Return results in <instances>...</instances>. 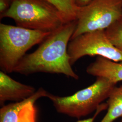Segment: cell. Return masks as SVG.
Instances as JSON below:
<instances>
[{"mask_svg": "<svg viewBox=\"0 0 122 122\" xmlns=\"http://www.w3.org/2000/svg\"><path fill=\"white\" fill-rule=\"evenodd\" d=\"M14 0H0V15L6 12L10 7Z\"/></svg>", "mask_w": 122, "mask_h": 122, "instance_id": "cell-13", "label": "cell"}, {"mask_svg": "<svg viewBox=\"0 0 122 122\" xmlns=\"http://www.w3.org/2000/svg\"><path fill=\"white\" fill-rule=\"evenodd\" d=\"M116 85L107 79L98 77L92 85L71 96L61 97L48 92L47 97L59 113L80 118L97 109L101 103L109 98Z\"/></svg>", "mask_w": 122, "mask_h": 122, "instance_id": "cell-4", "label": "cell"}, {"mask_svg": "<svg viewBox=\"0 0 122 122\" xmlns=\"http://www.w3.org/2000/svg\"><path fill=\"white\" fill-rule=\"evenodd\" d=\"M103 109V108H100V106H99V107L97 109V112L96 113H95V114L94 115V116L91 118H88L87 119H84V120H79L78 122H94L95 118H96L97 115H98V114L101 111V109Z\"/></svg>", "mask_w": 122, "mask_h": 122, "instance_id": "cell-14", "label": "cell"}, {"mask_svg": "<svg viewBox=\"0 0 122 122\" xmlns=\"http://www.w3.org/2000/svg\"><path fill=\"white\" fill-rule=\"evenodd\" d=\"M13 19L16 26L31 30L52 32L66 24L61 14L46 0H14L0 19Z\"/></svg>", "mask_w": 122, "mask_h": 122, "instance_id": "cell-2", "label": "cell"}, {"mask_svg": "<svg viewBox=\"0 0 122 122\" xmlns=\"http://www.w3.org/2000/svg\"><path fill=\"white\" fill-rule=\"evenodd\" d=\"M68 53L71 66L86 56H101L116 62H122V53L107 37L105 30L86 33L71 39Z\"/></svg>", "mask_w": 122, "mask_h": 122, "instance_id": "cell-6", "label": "cell"}, {"mask_svg": "<svg viewBox=\"0 0 122 122\" xmlns=\"http://www.w3.org/2000/svg\"><path fill=\"white\" fill-rule=\"evenodd\" d=\"M52 32L0 24V68L8 74L14 70L26 52L41 44Z\"/></svg>", "mask_w": 122, "mask_h": 122, "instance_id": "cell-3", "label": "cell"}, {"mask_svg": "<svg viewBox=\"0 0 122 122\" xmlns=\"http://www.w3.org/2000/svg\"><path fill=\"white\" fill-rule=\"evenodd\" d=\"M76 24V20L68 22L52 32L35 52L23 57L14 72L26 76L37 73L61 74L78 80L68 53Z\"/></svg>", "mask_w": 122, "mask_h": 122, "instance_id": "cell-1", "label": "cell"}, {"mask_svg": "<svg viewBox=\"0 0 122 122\" xmlns=\"http://www.w3.org/2000/svg\"><path fill=\"white\" fill-rule=\"evenodd\" d=\"M86 72L94 76L108 79L114 83L122 81V62H116L101 56L88 66Z\"/></svg>", "mask_w": 122, "mask_h": 122, "instance_id": "cell-9", "label": "cell"}, {"mask_svg": "<svg viewBox=\"0 0 122 122\" xmlns=\"http://www.w3.org/2000/svg\"><path fill=\"white\" fill-rule=\"evenodd\" d=\"M109 40L122 53V17L105 30Z\"/></svg>", "mask_w": 122, "mask_h": 122, "instance_id": "cell-12", "label": "cell"}, {"mask_svg": "<svg viewBox=\"0 0 122 122\" xmlns=\"http://www.w3.org/2000/svg\"><path fill=\"white\" fill-rule=\"evenodd\" d=\"M122 17V0H92L80 7L71 39L87 32L106 30Z\"/></svg>", "mask_w": 122, "mask_h": 122, "instance_id": "cell-5", "label": "cell"}, {"mask_svg": "<svg viewBox=\"0 0 122 122\" xmlns=\"http://www.w3.org/2000/svg\"><path fill=\"white\" fill-rule=\"evenodd\" d=\"M53 5L61 14L66 23L76 20L80 7L75 0H46Z\"/></svg>", "mask_w": 122, "mask_h": 122, "instance_id": "cell-11", "label": "cell"}, {"mask_svg": "<svg viewBox=\"0 0 122 122\" xmlns=\"http://www.w3.org/2000/svg\"><path fill=\"white\" fill-rule=\"evenodd\" d=\"M92 0H75L76 5L79 7L85 6L91 2Z\"/></svg>", "mask_w": 122, "mask_h": 122, "instance_id": "cell-15", "label": "cell"}, {"mask_svg": "<svg viewBox=\"0 0 122 122\" xmlns=\"http://www.w3.org/2000/svg\"><path fill=\"white\" fill-rule=\"evenodd\" d=\"M48 93L41 87L25 100L3 105L0 109V122H36L35 102L42 97H47Z\"/></svg>", "mask_w": 122, "mask_h": 122, "instance_id": "cell-7", "label": "cell"}, {"mask_svg": "<svg viewBox=\"0 0 122 122\" xmlns=\"http://www.w3.org/2000/svg\"><path fill=\"white\" fill-rule=\"evenodd\" d=\"M107 102V113L100 122H113L122 117V86L113 88Z\"/></svg>", "mask_w": 122, "mask_h": 122, "instance_id": "cell-10", "label": "cell"}, {"mask_svg": "<svg viewBox=\"0 0 122 122\" xmlns=\"http://www.w3.org/2000/svg\"><path fill=\"white\" fill-rule=\"evenodd\" d=\"M120 122H122V119H121V121H120Z\"/></svg>", "mask_w": 122, "mask_h": 122, "instance_id": "cell-16", "label": "cell"}, {"mask_svg": "<svg viewBox=\"0 0 122 122\" xmlns=\"http://www.w3.org/2000/svg\"><path fill=\"white\" fill-rule=\"evenodd\" d=\"M36 91L32 86L20 83L2 71H0V105L6 101L19 102L35 94Z\"/></svg>", "mask_w": 122, "mask_h": 122, "instance_id": "cell-8", "label": "cell"}]
</instances>
